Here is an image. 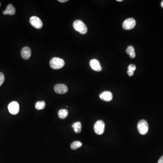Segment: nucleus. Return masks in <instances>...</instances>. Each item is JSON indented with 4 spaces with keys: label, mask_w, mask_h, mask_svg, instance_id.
I'll use <instances>...</instances> for the list:
<instances>
[{
    "label": "nucleus",
    "mask_w": 163,
    "mask_h": 163,
    "mask_svg": "<svg viewBox=\"0 0 163 163\" xmlns=\"http://www.w3.org/2000/svg\"><path fill=\"white\" fill-rule=\"evenodd\" d=\"M58 1L60 2H62V3H64V2L68 1V0H58Z\"/></svg>",
    "instance_id": "nucleus-21"
},
{
    "label": "nucleus",
    "mask_w": 163,
    "mask_h": 163,
    "mask_svg": "<svg viewBox=\"0 0 163 163\" xmlns=\"http://www.w3.org/2000/svg\"><path fill=\"white\" fill-rule=\"evenodd\" d=\"M21 56L25 60L29 59L31 56V51L30 48L27 46L23 48L21 51Z\"/></svg>",
    "instance_id": "nucleus-9"
},
{
    "label": "nucleus",
    "mask_w": 163,
    "mask_h": 163,
    "mask_svg": "<svg viewBox=\"0 0 163 163\" xmlns=\"http://www.w3.org/2000/svg\"><path fill=\"white\" fill-rule=\"evenodd\" d=\"M30 23L36 29H40L43 26L41 20L36 16H33L30 19Z\"/></svg>",
    "instance_id": "nucleus-7"
},
{
    "label": "nucleus",
    "mask_w": 163,
    "mask_h": 163,
    "mask_svg": "<svg viewBox=\"0 0 163 163\" xmlns=\"http://www.w3.org/2000/svg\"><path fill=\"white\" fill-rule=\"evenodd\" d=\"M16 10L13 5L11 4H9L6 8V10L3 12V14L5 15H11L13 16L16 13Z\"/></svg>",
    "instance_id": "nucleus-12"
},
{
    "label": "nucleus",
    "mask_w": 163,
    "mask_h": 163,
    "mask_svg": "<svg viewBox=\"0 0 163 163\" xmlns=\"http://www.w3.org/2000/svg\"><path fill=\"white\" fill-rule=\"evenodd\" d=\"M46 105V102L45 101H39L36 103L35 107H36V108L37 110H43L45 108Z\"/></svg>",
    "instance_id": "nucleus-17"
},
{
    "label": "nucleus",
    "mask_w": 163,
    "mask_h": 163,
    "mask_svg": "<svg viewBox=\"0 0 163 163\" xmlns=\"http://www.w3.org/2000/svg\"><path fill=\"white\" fill-rule=\"evenodd\" d=\"M136 66L135 64H130L128 67L127 73L130 77H132L136 69Z\"/></svg>",
    "instance_id": "nucleus-16"
},
{
    "label": "nucleus",
    "mask_w": 163,
    "mask_h": 163,
    "mask_svg": "<svg viewBox=\"0 0 163 163\" xmlns=\"http://www.w3.org/2000/svg\"><path fill=\"white\" fill-rule=\"evenodd\" d=\"M9 112L12 115H16L20 111V105L18 102L13 101L8 106Z\"/></svg>",
    "instance_id": "nucleus-5"
},
{
    "label": "nucleus",
    "mask_w": 163,
    "mask_h": 163,
    "mask_svg": "<svg viewBox=\"0 0 163 163\" xmlns=\"http://www.w3.org/2000/svg\"><path fill=\"white\" fill-rule=\"evenodd\" d=\"M68 112L67 109H61L58 112V116L62 119L66 118L68 116Z\"/></svg>",
    "instance_id": "nucleus-14"
},
{
    "label": "nucleus",
    "mask_w": 163,
    "mask_h": 163,
    "mask_svg": "<svg viewBox=\"0 0 163 163\" xmlns=\"http://www.w3.org/2000/svg\"><path fill=\"white\" fill-rule=\"evenodd\" d=\"M99 97L102 100H104L106 102L111 101L113 99L112 93L109 91H105L103 92L100 94Z\"/></svg>",
    "instance_id": "nucleus-11"
},
{
    "label": "nucleus",
    "mask_w": 163,
    "mask_h": 163,
    "mask_svg": "<svg viewBox=\"0 0 163 163\" xmlns=\"http://www.w3.org/2000/svg\"><path fill=\"white\" fill-rule=\"evenodd\" d=\"M74 132L76 133H80L82 130V124L80 122H77L74 123L72 125Z\"/></svg>",
    "instance_id": "nucleus-13"
},
{
    "label": "nucleus",
    "mask_w": 163,
    "mask_h": 163,
    "mask_svg": "<svg viewBox=\"0 0 163 163\" xmlns=\"http://www.w3.org/2000/svg\"><path fill=\"white\" fill-rule=\"evenodd\" d=\"M90 66L92 69L96 71L100 72L102 70V68L100 63L98 60L93 59L91 60L90 62Z\"/></svg>",
    "instance_id": "nucleus-10"
},
{
    "label": "nucleus",
    "mask_w": 163,
    "mask_h": 163,
    "mask_svg": "<svg viewBox=\"0 0 163 163\" xmlns=\"http://www.w3.org/2000/svg\"><path fill=\"white\" fill-rule=\"evenodd\" d=\"M137 129L140 134L145 135L149 130V125L145 120H141L138 123Z\"/></svg>",
    "instance_id": "nucleus-3"
},
{
    "label": "nucleus",
    "mask_w": 163,
    "mask_h": 163,
    "mask_svg": "<svg viewBox=\"0 0 163 163\" xmlns=\"http://www.w3.org/2000/svg\"><path fill=\"white\" fill-rule=\"evenodd\" d=\"M136 25V21L133 18H130L123 22L122 27L126 30H130L133 29Z\"/></svg>",
    "instance_id": "nucleus-6"
},
{
    "label": "nucleus",
    "mask_w": 163,
    "mask_h": 163,
    "mask_svg": "<svg viewBox=\"0 0 163 163\" xmlns=\"http://www.w3.org/2000/svg\"><path fill=\"white\" fill-rule=\"evenodd\" d=\"M117 1H119V2H121V1H122L123 0H117Z\"/></svg>",
    "instance_id": "nucleus-23"
},
{
    "label": "nucleus",
    "mask_w": 163,
    "mask_h": 163,
    "mask_svg": "<svg viewBox=\"0 0 163 163\" xmlns=\"http://www.w3.org/2000/svg\"><path fill=\"white\" fill-rule=\"evenodd\" d=\"M82 143L80 142V141L77 140V141H75L73 142L71 144L70 147H71V149H73V150H76V149L81 147V146H82Z\"/></svg>",
    "instance_id": "nucleus-15"
},
{
    "label": "nucleus",
    "mask_w": 163,
    "mask_h": 163,
    "mask_svg": "<svg viewBox=\"0 0 163 163\" xmlns=\"http://www.w3.org/2000/svg\"><path fill=\"white\" fill-rule=\"evenodd\" d=\"M51 67L53 69H59L63 67L65 65V62L63 59L58 57H54L50 61Z\"/></svg>",
    "instance_id": "nucleus-2"
},
{
    "label": "nucleus",
    "mask_w": 163,
    "mask_h": 163,
    "mask_svg": "<svg viewBox=\"0 0 163 163\" xmlns=\"http://www.w3.org/2000/svg\"><path fill=\"white\" fill-rule=\"evenodd\" d=\"M158 163H163V155L160 157L159 159Z\"/></svg>",
    "instance_id": "nucleus-20"
},
{
    "label": "nucleus",
    "mask_w": 163,
    "mask_h": 163,
    "mask_svg": "<svg viewBox=\"0 0 163 163\" xmlns=\"http://www.w3.org/2000/svg\"><path fill=\"white\" fill-rule=\"evenodd\" d=\"M54 91L58 94H63L66 93L68 88L66 85L63 84H58L54 86Z\"/></svg>",
    "instance_id": "nucleus-8"
},
{
    "label": "nucleus",
    "mask_w": 163,
    "mask_h": 163,
    "mask_svg": "<svg viewBox=\"0 0 163 163\" xmlns=\"http://www.w3.org/2000/svg\"><path fill=\"white\" fill-rule=\"evenodd\" d=\"M1 6V3H0V6Z\"/></svg>",
    "instance_id": "nucleus-24"
},
{
    "label": "nucleus",
    "mask_w": 163,
    "mask_h": 163,
    "mask_svg": "<svg viewBox=\"0 0 163 163\" xmlns=\"http://www.w3.org/2000/svg\"><path fill=\"white\" fill-rule=\"evenodd\" d=\"M73 27L75 31L82 35L86 34L88 32L87 26L81 20H77L74 21L73 22Z\"/></svg>",
    "instance_id": "nucleus-1"
},
{
    "label": "nucleus",
    "mask_w": 163,
    "mask_h": 163,
    "mask_svg": "<svg viewBox=\"0 0 163 163\" xmlns=\"http://www.w3.org/2000/svg\"><path fill=\"white\" fill-rule=\"evenodd\" d=\"M134 52H135V51L134 48L133 47V46H128L126 50V53H127V54L130 55V54H132V53Z\"/></svg>",
    "instance_id": "nucleus-18"
},
{
    "label": "nucleus",
    "mask_w": 163,
    "mask_h": 163,
    "mask_svg": "<svg viewBox=\"0 0 163 163\" xmlns=\"http://www.w3.org/2000/svg\"><path fill=\"white\" fill-rule=\"evenodd\" d=\"M105 125L102 120H98L95 123L94 126V130L97 134L102 135L105 130Z\"/></svg>",
    "instance_id": "nucleus-4"
},
{
    "label": "nucleus",
    "mask_w": 163,
    "mask_h": 163,
    "mask_svg": "<svg viewBox=\"0 0 163 163\" xmlns=\"http://www.w3.org/2000/svg\"><path fill=\"white\" fill-rule=\"evenodd\" d=\"M161 7H162V8H163V1H162V2H161Z\"/></svg>",
    "instance_id": "nucleus-22"
},
{
    "label": "nucleus",
    "mask_w": 163,
    "mask_h": 163,
    "mask_svg": "<svg viewBox=\"0 0 163 163\" xmlns=\"http://www.w3.org/2000/svg\"><path fill=\"white\" fill-rule=\"evenodd\" d=\"M5 81V76L2 73L0 72V87L2 85Z\"/></svg>",
    "instance_id": "nucleus-19"
}]
</instances>
